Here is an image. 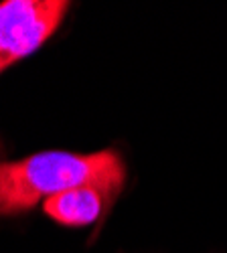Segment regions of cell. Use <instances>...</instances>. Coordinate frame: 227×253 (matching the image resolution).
Masks as SVG:
<instances>
[{
	"label": "cell",
	"instance_id": "1",
	"mask_svg": "<svg viewBox=\"0 0 227 253\" xmlns=\"http://www.w3.org/2000/svg\"><path fill=\"white\" fill-rule=\"evenodd\" d=\"M126 180V166L114 150L93 154L39 152L16 162H0V215L29 211L39 201L73 186L93 184L114 199Z\"/></svg>",
	"mask_w": 227,
	"mask_h": 253
},
{
	"label": "cell",
	"instance_id": "3",
	"mask_svg": "<svg viewBox=\"0 0 227 253\" xmlns=\"http://www.w3.org/2000/svg\"><path fill=\"white\" fill-rule=\"evenodd\" d=\"M110 201L112 199L99 186L84 184V186H73L49 197L43 203V209L51 219L63 225L79 227V225L93 223Z\"/></svg>",
	"mask_w": 227,
	"mask_h": 253
},
{
	"label": "cell",
	"instance_id": "2",
	"mask_svg": "<svg viewBox=\"0 0 227 253\" xmlns=\"http://www.w3.org/2000/svg\"><path fill=\"white\" fill-rule=\"evenodd\" d=\"M69 2L6 0L0 4V73L35 53L57 31Z\"/></svg>",
	"mask_w": 227,
	"mask_h": 253
}]
</instances>
